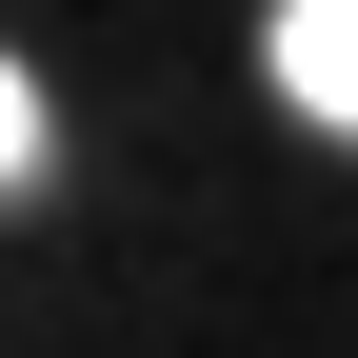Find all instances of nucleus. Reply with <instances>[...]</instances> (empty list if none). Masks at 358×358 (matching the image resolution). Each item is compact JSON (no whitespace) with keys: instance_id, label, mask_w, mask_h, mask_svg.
Here are the masks:
<instances>
[{"instance_id":"1","label":"nucleus","mask_w":358,"mask_h":358,"mask_svg":"<svg viewBox=\"0 0 358 358\" xmlns=\"http://www.w3.org/2000/svg\"><path fill=\"white\" fill-rule=\"evenodd\" d=\"M259 60H279L299 120H338V140H358V0H279V20H259Z\"/></svg>"},{"instance_id":"2","label":"nucleus","mask_w":358,"mask_h":358,"mask_svg":"<svg viewBox=\"0 0 358 358\" xmlns=\"http://www.w3.org/2000/svg\"><path fill=\"white\" fill-rule=\"evenodd\" d=\"M0 179H40V80L0 60Z\"/></svg>"}]
</instances>
